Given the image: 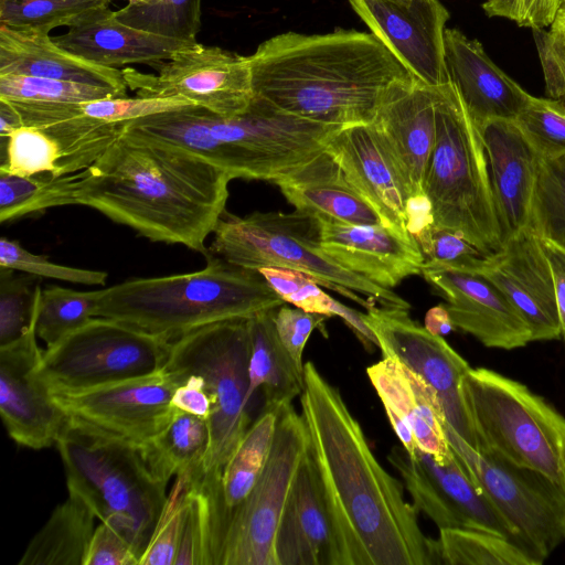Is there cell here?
<instances>
[{
  "mask_svg": "<svg viewBox=\"0 0 565 565\" xmlns=\"http://www.w3.org/2000/svg\"><path fill=\"white\" fill-rule=\"evenodd\" d=\"M489 278L524 318L532 341L561 338V321L551 264L540 237L524 228L489 256L480 273Z\"/></svg>",
  "mask_w": 565,
  "mask_h": 565,
  "instance_id": "20",
  "label": "cell"
},
{
  "mask_svg": "<svg viewBox=\"0 0 565 565\" xmlns=\"http://www.w3.org/2000/svg\"><path fill=\"white\" fill-rule=\"evenodd\" d=\"M278 414L262 409L224 467L217 513L218 557L230 518L246 500L266 465Z\"/></svg>",
  "mask_w": 565,
  "mask_h": 565,
  "instance_id": "34",
  "label": "cell"
},
{
  "mask_svg": "<svg viewBox=\"0 0 565 565\" xmlns=\"http://www.w3.org/2000/svg\"><path fill=\"white\" fill-rule=\"evenodd\" d=\"M387 460L399 473L416 511L428 516L438 529H477L515 543L512 529L475 483L456 454L446 463H439L420 449L411 457L403 446H394Z\"/></svg>",
  "mask_w": 565,
  "mask_h": 565,
  "instance_id": "16",
  "label": "cell"
},
{
  "mask_svg": "<svg viewBox=\"0 0 565 565\" xmlns=\"http://www.w3.org/2000/svg\"><path fill=\"white\" fill-rule=\"evenodd\" d=\"M171 341L94 317L43 350L39 373L50 392L79 391L163 369Z\"/></svg>",
  "mask_w": 565,
  "mask_h": 565,
  "instance_id": "12",
  "label": "cell"
},
{
  "mask_svg": "<svg viewBox=\"0 0 565 565\" xmlns=\"http://www.w3.org/2000/svg\"><path fill=\"white\" fill-rule=\"evenodd\" d=\"M317 217L323 250L349 270L387 289L422 274L419 247L383 224L354 225L320 214Z\"/></svg>",
  "mask_w": 565,
  "mask_h": 565,
  "instance_id": "25",
  "label": "cell"
},
{
  "mask_svg": "<svg viewBox=\"0 0 565 565\" xmlns=\"http://www.w3.org/2000/svg\"><path fill=\"white\" fill-rule=\"evenodd\" d=\"M533 36L541 61L546 93L565 105V1L559 7L550 29L533 28Z\"/></svg>",
  "mask_w": 565,
  "mask_h": 565,
  "instance_id": "51",
  "label": "cell"
},
{
  "mask_svg": "<svg viewBox=\"0 0 565 565\" xmlns=\"http://www.w3.org/2000/svg\"><path fill=\"white\" fill-rule=\"evenodd\" d=\"M309 446L301 414H279L266 465L253 490L230 518L218 565H277L276 534L296 471Z\"/></svg>",
  "mask_w": 565,
  "mask_h": 565,
  "instance_id": "13",
  "label": "cell"
},
{
  "mask_svg": "<svg viewBox=\"0 0 565 565\" xmlns=\"http://www.w3.org/2000/svg\"><path fill=\"white\" fill-rule=\"evenodd\" d=\"M190 483L184 478H175L151 539L140 557V565H174Z\"/></svg>",
  "mask_w": 565,
  "mask_h": 565,
  "instance_id": "48",
  "label": "cell"
},
{
  "mask_svg": "<svg viewBox=\"0 0 565 565\" xmlns=\"http://www.w3.org/2000/svg\"><path fill=\"white\" fill-rule=\"evenodd\" d=\"M529 227L542 241L565 250V156L541 159Z\"/></svg>",
  "mask_w": 565,
  "mask_h": 565,
  "instance_id": "39",
  "label": "cell"
},
{
  "mask_svg": "<svg viewBox=\"0 0 565 565\" xmlns=\"http://www.w3.org/2000/svg\"><path fill=\"white\" fill-rule=\"evenodd\" d=\"M273 310L248 318V397L252 402L255 393L260 391L264 397L263 409L279 413L300 396L303 372L297 367L281 343L274 323Z\"/></svg>",
  "mask_w": 565,
  "mask_h": 565,
  "instance_id": "32",
  "label": "cell"
},
{
  "mask_svg": "<svg viewBox=\"0 0 565 565\" xmlns=\"http://www.w3.org/2000/svg\"><path fill=\"white\" fill-rule=\"evenodd\" d=\"M35 323L18 340L0 347V415L18 445L40 450L56 445L67 418L39 373L43 350Z\"/></svg>",
  "mask_w": 565,
  "mask_h": 565,
  "instance_id": "18",
  "label": "cell"
},
{
  "mask_svg": "<svg viewBox=\"0 0 565 565\" xmlns=\"http://www.w3.org/2000/svg\"><path fill=\"white\" fill-rule=\"evenodd\" d=\"M127 87L143 98H183L232 117L245 113L254 98L248 56L194 43L161 64L158 75L126 67Z\"/></svg>",
  "mask_w": 565,
  "mask_h": 565,
  "instance_id": "15",
  "label": "cell"
},
{
  "mask_svg": "<svg viewBox=\"0 0 565 565\" xmlns=\"http://www.w3.org/2000/svg\"><path fill=\"white\" fill-rule=\"evenodd\" d=\"M202 0H151L128 2L116 18L132 28L157 35L196 42L201 29Z\"/></svg>",
  "mask_w": 565,
  "mask_h": 565,
  "instance_id": "38",
  "label": "cell"
},
{
  "mask_svg": "<svg viewBox=\"0 0 565 565\" xmlns=\"http://www.w3.org/2000/svg\"><path fill=\"white\" fill-rule=\"evenodd\" d=\"M84 565H140V558L118 530L100 522L90 539Z\"/></svg>",
  "mask_w": 565,
  "mask_h": 565,
  "instance_id": "53",
  "label": "cell"
},
{
  "mask_svg": "<svg viewBox=\"0 0 565 565\" xmlns=\"http://www.w3.org/2000/svg\"><path fill=\"white\" fill-rule=\"evenodd\" d=\"M209 252L224 260L258 270L281 267L299 270L366 310L375 303L411 309L392 289L349 270L321 246L317 214L296 209L291 213L254 212L246 216L224 213Z\"/></svg>",
  "mask_w": 565,
  "mask_h": 565,
  "instance_id": "9",
  "label": "cell"
},
{
  "mask_svg": "<svg viewBox=\"0 0 565 565\" xmlns=\"http://www.w3.org/2000/svg\"><path fill=\"white\" fill-rule=\"evenodd\" d=\"M542 244L554 277L556 302L561 321V338L565 342V250L545 241H542Z\"/></svg>",
  "mask_w": 565,
  "mask_h": 565,
  "instance_id": "57",
  "label": "cell"
},
{
  "mask_svg": "<svg viewBox=\"0 0 565 565\" xmlns=\"http://www.w3.org/2000/svg\"><path fill=\"white\" fill-rule=\"evenodd\" d=\"M396 162L409 196L424 191L436 140L434 86L417 78L398 83L381 100L370 122Z\"/></svg>",
  "mask_w": 565,
  "mask_h": 565,
  "instance_id": "23",
  "label": "cell"
},
{
  "mask_svg": "<svg viewBox=\"0 0 565 565\" xmlns=\"http://www.w3.org/2000/svg\"><path fill=\"white\" fill-rule=\"evenodd\" d=\"M233 178L179 147L120 135L78 171L74 204L94 209L152 242L206 254Z\"/></svg>",
  "mask_w": 565,
  "mask_h": 565,
  "instance_id": "2",
  "label": "cell"
},
{
  "mask_svg": "<svg viewBox=\"0 0 565 565\" xmlns=\"http://www.w3.org/2000/svg\"><path fill=\"white\" fill-rule=\"evenodd\" d=\"M78 172L19 177L0 171V222L4 223L50 207L73 205Z\"/></svg>",
  "mask_w": 565,
  "mask_h": 565,
  "instance_id": "37",
  "label": "cell"
},
{
  "mask_svg": "<svg viewBox=\"0 0 565 565\" xmlns=\"http://www.w3.org/2000/svg\"><path fill=\"white\" fill-rule=\"evenodd\" d=\"M248 318L217 321L171 340L163 369L179 383L190 374L203 379L212 398L209 447L201 484L220 493L225 465L252 425L248 397Z\"/></svg>",
  "mask_w": 565,
  "mask_h": 565,
  "instance_id": "10",
  "label": "cell"
},
{
  "mask_svg": "<svg viewBox=\"0 0 565 565\" xmlns=\"http://www.w3.org/2000/svg\"><path fill=\"white\" fill-rule=\"evenodd\" d=\"M128 2H148L151 0H127Z\"/></svg>",
  "mask_w": 565,
  "mask_h": 565,
  "instance_id": "62",
  "label": "cell"
},
{
  "mask_svg": "<svg viewBox=\"0 0 565 565\" xmlns=\"http://www.w3.org/2000/svg\"><path fill=\"white\" fill-rule=\"evenodd\" d=\"M564 1L519 0L515 22L531 29L550 26Z\"/></svg>",
  "mask_w": 565,
  "mask_h": 565,
  "instance_id": "56",
  "label": "cell"
},
{
  "mask_svg": "<svg viewBox=\"0 0 565 565\" xmlns=\"http://www.w3.org/2000/svg\"><path fill=\"white\" fill-rule=\"evenodd\" d=\"M34 278L0 267V347L18 340L35 323L42 289Z\"/></svg>",
  "mask_w": 565,
  "mask_h": 565,
  "instance_id": "44",
  "label": "cell"
},
{
  "mask_svg": "<svg viewBox=\"0 0 565 565\" xmlns=\"http://www.w3.org/2000/svg\"><path fill=\"white\" fill-rule=\"evenodd\" d=\"M299 398L338 565H439L437 540L422 531L403 482L380 463L340 391L312 362Z\"/></svg>",
  "mask_w": 565,
  "mask_h": 565,
  "instance_id": "1",
  "label": "cell"
},
{
  "mask_svg": "<svg viewBox=\"0 0 565 565\" xmlns=\"http://www.w3.org/2000/svg\"><path fill=\"white\" fill-rule=\"evenodd\" d=\"M341 128L287 114L254 96L241 115L225 117L190 105L128 121L121 135L179 147L233 179L275 183L322 152Z\"/></svg>",
  "mask_w": 565,
  "mask_h": 565,
  "instance_id": "4",
  "label": "cell"
},
{
  "mask_svg": "<svg viewBox=\"0 0 565 565\" xmlns=\"http://www.w3.org/2000/svg\"><path fill=\"white\" fill-rule=\"evenodd\" d=\"M386 412L398 416L413 431L418 449L446 463L455 452L444 423L446 417L436 391L417 373L392 358H382L366 369Z\"/></svg>",
  "mask_w": 565,
  "mask_h": 565,
  "instance_id": "29",
  "label": "cell"
},
{
  "mask_svg": "<svg viewBox=\"0 0 565 565\" xmlns=\"http://www.w3.org/2000/svg\"><path fill=\"white\" fill-rule=\"evenodd\" d=\"M273 318L281 343L303 372L302 354L308 339L316 329L324 331L323 323L328 317L281 305L273 310Z\"/></svg>",
  "mask_w": 565,
  "mask_h": 565,
  "instance_id": "52",
  "label": "cell"
},
{
  "mask_svg": "<svg viewBox=\"0 0 565 565\" xmlns=\"http://www.w3.org/2000/svg\"><path fill=\"white\" fill-rule=\"evenodd\" d=\"M55 446L68 493L118 530L140 558L168 499L167 483L153 476L141 449L68 422Z\"/></svg>",
  "mask_w": 565,
  "mask_h": 565,
  "instance_id": "6",
  "label": "cell"
},
{
  "mask_svg": "<svg viewBox=\"0 0 565 565\" xmlns=\"http://www.w3.org/2000/svg\"><path fill=\"white\" fill-rule=\"evenodd\" d=\"M448 444L536 565L565 541V489L544 475L482 454L446 420Z\"/></svg>",
  "mask_w": 565,
  "mask_h": 565,
  "instance_id": "11",
  "label": "cell"
},
{
  "mask_svg": "<svg viewBox=\"0 0 565 565\" xmlns=\"http://www.w3.org/2000/svg\"><path fill=\"white\" fill-rule=\"evenodd\" d=\"M363 319L382 356L396 359L422 376L436 391L448 424L473 446L460 396V382L471 367L469 363L441 335L416 323L407 309L374 305Z\"/></svg>",
  "mask_w": 565,
  "mask_h": 565,
  "instance_id": "17",
  "label": "cell"
},
{
  "mask_svg": "<svg viewBox=\"0 0 565 565\" xmlns=\"http://www.w3.org/2000/svg\"><path fill=\"white\" fill-rule=\"evenodd\" d=\"M417 246L424 256L422 273L435 270L481 273L491 255L477 248L459 233L436 225L417 241Z\"/></svg>",
  "mask_w": 565,
  "mask_h": 565,
  "instance_id": "46",
  "label": "cell"
},
{
  "mask_svg": "<svg viewBox=\"0 0 565 565\" xmlns=\"http://www.w3.org/2000/svg\"><path fill=\"white\" fill-rule=\"evenodd\" d=\"M63 159V149L55 138L40 128L23 125L11 132L1 149L0 171L19 177L58 178L65 175Z\"/></svg>",
  "mask_w": 565,
  "mask_h": 565,
  "instance_id": "41",
  "label": "cell"
},
{
  "mask_svg": "<svg viewBox=\"0 0 565 565\" xmlns=\"http://www.w3.org/2000/svg\"><path fill=\"white\" fill-rule=\"evenodd\" d=\"M204 256L205 267L193 273L129 279L97 290L95 317L171 341L209 323L247 319L284 305L258 270L210 252Z\"/></svg>",
  "mask_w": 565,
  "mask_h": 565,
  "instance_id": "5",
  "label": "cell"
},
{
  "mask_svg": "<svg viewBox=\"0 0 565 565\" xmlns=\"http://www.w3.org/2000/svg\"><path fill=\"white\" fill-rule=\"evenodd\" d=\"M502 244L529 227L541 157L515 120L491 119L478 127Z\"/></svg>",
  "mask_w": 565,
  "mask_h": 565,
  "instance_id": "24",
  "label": "cell"
},
{
  "mask_svg": "<svg viewBox=\"0 0 565 565\" xmlns=\"http://www.w3.org/2000/svg\"><path fill=\"white\" fill-rule=\"evenodd\" d=\"M207 422L180 409L168 426L140 448L153 476L168 483L172 478L201 479L209 447Z\"/></svg>",
  "mask_w": 565,
  "mask_h": 565,
  "instance_id": "35",
  "label": "cell"
},
{
  "mask_svg": "<svg viewBox=\"0 0 565 565\" xmlns=\"http://www.w3.org/2000/svg\"><path fill=\"white\" fill-rule=\"evenodd\" d=\"M434 226L433 206L427 194L411 195L406 202V228L416 244Z\"/></svg>",
  "mask_w": 565,
  "mask_h": 565,
  "instance_id": "55",
  "label": "cell"
},
{
  "mask_svg": "<svg viewBox=\"0 0 565 565\" xmlns=\"http://www.w3.org/2000/svg\"><path fill=\"white\" fill-rule=\"evenodd\" d=\"M98 291H78L56 285L42 289L35 331L46 348L95 317Z\"/></svg>",
  "mask_w": 565,
  "mask_h": 565,
  "instance_id": "42",
  "label": "cell"
},
{
  "mask_svg": "<svg viewBox=\"0 0 565 565\" xmlns=\"http://www.w3.org/2000/svg\"><path fill=\"white\" fill-rule=\"evenodd\" d=\"M326 150L375 210L382 224L417 245L406 228L408 191L377 130L371 124L343 127L330 138Z\"/></svg>",
  "mask_w": 565,
  "mask_h": 565,
  "instance_id": "21",
  "label": "cell"
},
{
  "mask_svg": "<svg viewBox=\"0 0 565 565\" xmlns=\"http://www.w3.org/2000/svg\"><path fill=\"white\" fill-rule=\"evenodd\" d=\"M515 121L541 159L565 156V105L532 96Z\"/></svg>",
  "mask_w": 565,
  "mask_h": 565,
  "instance_id": "47",
  "label": "cell"
},
{
  "mask_svg": "<svg viewBox=\"0 0 565 565\" xmlns=\"http://www.w3.org/2000/svg\"><path fill=\"white\" fill-rule=\"evenodd\" d=\"M95 519L84 500L68 493L31 539L18 565H84Z\"/></svg>",
  "mask_w": 565,
  "mask_h": 565,
  "instance_id": "33",
  "label": "cell"
},
{
  "mask_svg": "<svg viewBox=\"0 0 565 565\" xmlns=\"http://www.w3.org/2000/svg\"><path fill=\"white\" fill-rule=\"evenodd\" d=\"M174 565H217L212 501L200 482L190 483Z\"/></svg>",
  "mask_w": 565,
  "mask_h": 565,
  "instance_id": "43",
  "label": "cell"
},
{
  "mask_svg": "<svg viewBox=\"0 0 565 565\" xmlns=\"http://www.w3.org/2000/svg\"><path fill=\"white\" fill-rule=\"evenodd\" d=\"M258 271L284 302L328 318L337 317L341 302L324 292L310 276L281 267H263Z\"/></svg>",
  "mask_w": 565,
  "mask_h": 565,
  "instance_id": "49",
  "label": "cell"
},
{
  "mask_svg": "<svg viewBox=\"0 0 565 565\" xmlns=\"http://www.w3.org/2000/svg\"><path fill=\"white\" fill-rule=\"evenodd\" d=\"M390 1L399 2V3H407V2H411L413 0H390Z\"/></svg>",
  "mask_w": 565,
  "mask_h": 565,
  "instance_id": "61",
  "label": "cell"
},
{
  "mask_svg": "<svg viewBox=\"0 0 565 565\" xmlns=\"http://www.w3.org/2000/svg\"><path fill=\"white\" fill-rule=\"evenodd\" d=\"M422 275L445 299L455 329L471 334L487 348L513 350L532 342L524 318L484 275L458 270Z\"/></svg>",
  "mask_w": 565,
  "mask_h": 565,
  "instance_id": "22",
  "label": "cell"
},
{
  "mask_svg": "<svg viewBox=\"0 0 565 565\" xmlns=\"http://www.w3.org/2000/svg\"><path fill=\"white\" fill-rule=\"evenodd\" d=\"M119 97L89 84L26 75H0V98L22 103H82Z\"/></svg>",
  "mask_w": 565,
  "mask_h": 565,
  "instance_id": "45",
  "label": "cell"
},
{
  "mask_svg": "<svg viewBox=\"0 0 565 565\" xmlns=\"http://www.w3.org/2000/svg\"><path fill=\"white\" fill-rule=\"evenodd\" d=\"M425 328L430 333L441 337L455 329L449 312L444 303L437 305L426 312Z\"/></svg>",
  "mask_w": 565,
  "mask_h": 565,
  "instance_id": "58",
  "label": "cell"
},
{
  "mask_svg": "<svg viewBox=\"0 0 565 565\" xmlns=\"http://www.w3.org/2000/svg\"><path fill=\"white\" fill-rule=\"evenodd\" d=\"M353 11L418 81L449 82L445 31L449 12L439 0H348Z\"/></svg>",
  "mask_w": 565,
  "mask_h": 565,
  "instance_id": "19",
  "label": "cell"
},
{
  "mask_svg": "<svg viewBox=\"0 0 565 565\" xmlns=\"http://www.w3.org/2000/svg\"><path fill=\"white\" fill-rule=\"evenodd\" d=\"M10 74L84 83L128 96L122 71L68 52L49 33L0 25V75Z\"/></svg>",
  "mask_w": 565,
  "mask_h": 565,
  "instance_id": "30",
  "label": "cell"
},
{
  "mask_svg": "<svg viewBox=\"0 0 565 565\" xmlns=\"http://www.w3.org/2000/svg\"><path fill=\"white\" fill-rule=\"evenodd\" d=\"M110 0H0V25L50 33L72 28Z\"/></svg>",
  "mask_w": 565,
  "mask_h": 565,
  "instance_id": "40",
  "label": "cell"
},
{
  "mask_svg": "<svg viewBox=\"0 0 565 565\" xmlns=\"http://www.w3.org/2000/svg\"><path fill=\"white\" fill-rule=\"evenodd\" d=\"M275 184L298 210L329 216L347 224H382L379 214L349 182L338 162L326 149L277 180Z\"/></svg>",
  "mask_w": 565,
  "mask_h": 565,
  "instance_id": "31",
  "label": "cell"
},
{
  "mask_svg": "<svg viewBox=\"0 0 565 565\" xmlns=\"http://www.w3.org/2000/svg\"><path fill=\"white\" fill-rule=\"evenodd\" d=\"M254 96L321 124H370L387 92L416 78L373 33L285 32L248 56Z\"/></svg>",
  "mask_w": 565,
  "mask_h": 565,
  "instance_id": "3",
  "label": "cell"
},
{
  "mask_svg": "<svg viewBox=\"0 0 565 565\" xmlns=\"http://www.w3.org/2000/svg\"><path fill=\"white\" fill-rule=\"evenodd\" d=\"M460 396L473 448L537 471L565 489V417L525 384L470 367Z\"/></svg>",
  "mask_w": 565,
  "mask_h": 565,
  "instance_id": "7",
  "label": "cell"
},
{
  "mask_svg": "<svg viewBox=\"0 0 565 565\" xmlns=\"http://www.w3.org/2000/svg\"><path fill=\"white\" fill-rule=\"evenodd\" d=\"M53 40L79 57L114 68L128 64H160L196 43L127 25L108 7L88 14L66 33Z\"/></svg>",
  "mask_w": 565,
  "mask_h": 565,
  "instance_id": "28",
  "label": "cell"
},
{
  "mask_svg": "<svg viewBox=\"0 0 565 565\" xmlns=\"http://www.w3.org/2000/svg\"><path fill=\"white\" fill-rule=\"evenodd\" d=\"M23 126L15 108L6 99L0 98V148L2 149L9 136Z\"/></svg>",
  "mask_w": 565,
  "mask_h": 565,
  "instance_id": "59",
  "label": "cell"
},
{
  "mask_svg": "<svg viewBox=\"0 0 565 565\" xmlns=\"http://www.w3.org/2000/svg\"><path fill=\"white\" fill-rule=\"evenodd\" d=\"M444 41L449 82L476 125L491 119L515 120L532 95L494 64L478 40L446 29Z\"/></svg>",
  "mask_w": 565,
  "mask_h": 565,
  "instance_id": "27",
  "label": "cell"
},
{
  "mask_svg": "<svg viewBox=\"0 0 565 565\" xmlns=\"http://www.w3.org/2000/svg\"><path fill=\"white\" fill-rule=\"evenodd\" d=\"M175 379L154 373L79 391L51 392L67 422L84 430L145 447L170 423Z\"/></svg>",
  "mask_w": 565,
  "mask_h": 565,
  "instance_id": "14",
  "label": "cell"
},
{
  "mask_svg": "<svg viewBox=\"0 0 565 565\" xmlns=\"http://www.w3.org/2000/svg\"><path fill=\"white\" fill-rule=\"evenodd\" d=\"M519 0H486L483 10L489 17H502L515 21Z\"/></svg>",
  "mask_w": 565,
  "mask_h": 565,
  "instance_id": "60",
  "label": "cell"
},
{
  "mask_svg": "<svg viewBox=\"0 0 565 565\" xmlns=\"http://www.w3.org/2000/svg\"><path fill=\"white\" fill-rule=\"evenodd\" d=\"M0 267L23 271L35 277L57 279L82 285H105L107 273L60 265L46 256L35 255L19 242L0 238Z\"/></svg>",
  "mask_w": 565,
  "mask_h": 565,
  "instance_id": "50",
  "label": "cell"
},
{
  "mask_svg": "<svg viewBox=\"0 0 565 565\" xmlns=\"http://www.w3.org/2000/svg\"><path fill=\"white\" fill-rule=\"evenodd\" d=\"M436 140L424 191L435 225L455 231L486 254L502 247L481 132L450 83L434 86Z\"/></svg>",
  "mask_w": 565,
  "mask_h": 565,
  "instance_id": "8",
  "label": "cell"
},
{
  "mask_svg": "<svg viewBox=\"0 0 565 565\" xmlns=\"http://www.w3.org/2000/svg\"><path fill=\"white\" fill-rule=\"evenodd\" d=\"M275 551L277 565H338L330 514L309 446L286 500Z\"/></svg>",
  "mask_w": 565,
  "mask_h": 565,
  "instance_id": "26",
  "label": "cell"
},
{
  "mask_svg": "<svg viewBox=\"0 0 565 565\" xmlns=\"http://www.w3.org/2000/svg\"><path fill=\"white\" fill-rule=\"evenodd\" d=\"M437 551L447 565H536L510 539L470 527L439 529Z\"/></svg>",
  "mask_w": 565,
  "mask_h": 565,
  "instance_id": "36",
  "label": "cell"
},
{
  "mask_svg": "<svg viewBox=\"0 0 565 565\" xmlns=\"http://www.w3.org/2000/svg\"><path fill=\"white\" fill-rule=\"evenodd\" d=\"M171 404L174 408L205 420L212 412V398L201 376L190 374L183 377L174 388Z\"/></svg>",
  "mask_w": 565,
  "mask_h": 565,
  "instance_id": "54",
  "label": "cell"
}]
</instances>
